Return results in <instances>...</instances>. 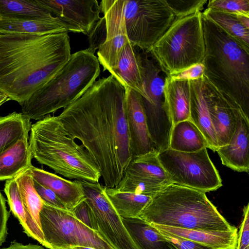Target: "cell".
Instances as JSON below:
<instances>
[{
    "mask_svg": "<svg viewBox=\"0 0 249 249\" xmlns=\"http://www.w3.org/2000/svg\"><path fill=\"white\" fill-rule=\"evenodd\" d=\"M57 116L93 158L105 186H117L133 157L124 87L111 75L100 78Z\"/></svg>",
    "mask_w": 249,
    "mask_h": 249,
    "instance_id": "cell-1",
    "label": "cell"
},
{
    "mask_svg": "<svg viewBox=\"0 0 249 249\" xmlns=\"http://www.w3.org/2000/svg\"><path fill=\"white\" fill-rule=\"evenodd\" d=\"M71 55L68 33L0 32V90L20 104L51 79Z\"/></svg>",
    "mask_w": 249,
    "mask_h": 249,
    "instance_id": "cell-2",
    "label": "cell"
},
{
    "mask_svg": "<svg viewBox=\"0 0 249 249\" xmlns=\"http://www.w3.org/2000/svg\"><path fill=\"white\" fill-rule=\"evenodd\" d=\"M203 76L231 97L249 120V49L202 15Z\"/></svg>",
    "mask_w": 249,
    "mask_h": 249,
    "instance_id": "cell-3",
    "label": "cell"
},
{
    "mask_svg": "<svg viewBox=\"0 0 249 249\" xmlns=\"http://www.w3.org/2000/svg\"><path fill=\"white\" fill-rule=\"evenodd\" d=\"M29 143L39 163L70 179L99 182L101 177L94 160L71 138L57 116L48 115L31 124Z\"/></svg>",
    "mask_w": 249,
    "mask_h": 249,
    "instance_id": "cell-4",
    "label": "cell"
},
{
    "mask_svg": "<svg viewBox=\"0 0 249 249\" xmlns=\"http://www.w3.org/2000/svg\"><path fill=\"white\" fill-rule=\"evenodd\" d=\"M139 217L148 223L189 230L236 229L219 213L205 192L175 184L152 197Z\"/></svg>",
    "mask_w": 249,
    "mask_h": 249,
    "instance_id": "cell-5",
    "label": "cell"
},
{
    "mask_svg": "<svg viewBox=\"0 0 249 249\" xmlns=\"http://www.w3.org/2000/svg\"><path fill=\"white\" fill-rule=\"evenodd\" d=\"M100 66L88 48L72 54L68 62L42 87L20 104L29 120H39L79 98L96 81Z\"/></svg>",
    "mask_w": 249,
    "mask_h": 249,
    "instance_id": "cell-6",
    "label": "cell"
},
{
    "mask_svg": "<svg viewBox=\"0 0 249 249\" xmlns=\"http://www.w3.org/2000/svg\"><path fill=\"white\" fill-rule=\"evenodd\" d=\"M205 52L202 12L176 18L147 52L168 76L202 63Z\"/></svg>",
    "mask_w": 249,
    "mask_h": 249,
    "instance_id": "cell-7",
    "label": "cell"
},
{
    "mask_svg": "<svg viewBox=\"0 0 249 249\" xmlns=\"http://www.w3.org/2000/svg\"><path fill=\"white\" fill-rule=\"evenodd\" d=\"M123 9L129 42L146 53L176 19L165 0H125Z\"/></svg>",
    "mask_w": 249,
    "mask_h": 249,
    "instance_id": "cell-8",
    "label": "cell"
},
{
    "mask_svg": "<svg viewBox=\"0 0 249 249\" xmlns=\"http://www.w3.org/2000/svg\"><path fill=\"white\" fill-rule=\"evenodd\" d=\"M207 148L183 152L169 148L159 152L157 156L172 184L206 193L222 186L218 171Z\"/></svg>",
    "mask_w": 249,
    "mask_h": 249,
    "instance_id": "cell-9",
    "label": "cell"
},
{
    "mask_svg": "<svg viewBox=\"0 0 249 249\" xmlns=\"http://www.w3.org/2000/svg\"><path fill=\"white\" fill-rule=\"evenodd\" d=\"M39 220L44 240L50 249L75 246L114 249L98 231L87 227L68 209L43 201Z\"/></svg>",
    "mask_w": 249,
    "mask_h": 249,
    "instance_id": "cell-10",
    "label": "cell"
},
{
    "mask_svg": "<svg viewBox=\"0 0 249 249\" xmlns=\"http://www.w3.org/2000/svg\"><path fill=\"white\" fill-rule=\"evenodd\" d=\"M144 87L147 100L142 103L151 139L158 151L169 148L173 123L164 97L165 74L150 54L142 51Z\"/></svg>",
    "mask_w": 249,
    "mask_h": 249,
    "instance_id": "cell-11",
    "label": "cell"
},
{
    "mask_svg": "<svg viewBox=\"0 0 249 249\" xmlns=\"http://www.w3.org/2000/svg\"><path fill=\"white\" fill-rule=\"evenodd\" d=\"M79 181L100 234L114 249H140L106 195L105 186L99 182Z\"/></svg>",
    "mask_w": 249,
    "mask_h": 249,
    "instance_id": "cell-12",
    "label": "cell"
},
{
    "mask_svg": "<svg viewBox=\"0 0 249 249\" xmlns=\"http://www.w3.org/2000/svg\"><path fill=\"white\" fill-rule=\"evenodd\" d=\"M124 0H103L100 3L105 19L106 35L98 49L97 59L104 71L116 69L121 51L129 42L124 15Z\"/></svg>",
    "mask_w": 249,
    "mask_h": 249,
    "instance_id": "cell-13",
    "label": "cell"
},
{
    "mask_svg": "<svg viewBox=\"0 0 249 249\" xmlns=\"http://www.w3.org/2000/svg\"><path fill=\"white\" fill-rule=\"evenodd\" d=\"M203 78L218 146H223L229 143L232 136L236 128L237 113L242 110L231 97L218 89L206 77Z\"/></svg>",
    "mask_w": 249,
    "mask_h": 249,
    "instance_id": "cell-14",
    "label": "cell"
},
{
    "mask_svg": "<svg viewBox=\"0 0 249 249\" xmlns=\"http://www.w3.org/2000/svg\"><path fill=\"white\" fill-rule=\"evenodd\" d=\"M52 15L59 18L69 32L88 36L101 18L97 0H39Z\"/></svg>",
    "mask_w": 249,
    "mask_h": 249,
    "instance_id": "cell-15",
    "label": "cell"
},
{
    "mask_svg": "<svg viewBox=\"0 0 249 249\" xmlns=\"http://www.w3.org/2000/svg\"><path fill=\"white\" fill-rule=\"evenodd\" d=\"M124 88L125 114L133 157L158 152L149 133L142 95L129 87Z\"/></svg>",
    "mask_w": 249,
    "mask_h": 249,
    "instance_id": "cell-16",
    "label": "cell"
},
{
    "mask_svg": "<svg viewBox=\"0 0 249 249\" xmlns=\"http://www.w3.org/2000/svg\"><path fill=\"white\" fill-rule=\"evenodd\" d=\"M249 120L239 111L235 130L230 141L216 151L224 165L238 172L249 173Z\"/></svg>",
    "mask_w": 249,
    "mask_h": 249,
    "instance_id": "cell-17",
    "label": "cell"
},
{
    "mask_svg": "<svg viewBox=\"0 0 249 249\" xmlns=\"http://www.w3.org/2000/svg\"><path fill=\"white\" fill-rule=\"evenodd\" d=\"M129 42L120 53L116 69L110 73L124 88L127 87L147 100L143 79V69L140 52Z\"/></svg>",
    "mask_w": 249,
    "mask_h": 249,
    "instance_id": "cell-18",
    "label": "cell"
},
{
    "mask_svg": "<svg viewBox=\"0 0 249 249\" xmlns=\"http://www.w3.org/2000/svg\"><path fill=\"white\" fill-rule=\"evenodd\" d=\"M189 81L191 87L190 120L204 135L208 148L216 152L218 146L212 124L209 103L205 94L203 78Z\"/></svg>",
    "mask_w": 249,
    "mask_h": 249,
    "instance_id": "cell-19",
    "label": "cell"
},
{
    "mask_svg": "<svg viewBox=\"0 0 249 249\" xmlns=\"http://www.w3.org/2000/svg\"><path fill=\"white\" fill-rule=\"evenodd\" d=\"M30 169L33 179L52 190L68 210L71 211L85 199L79 180L71 181L33 165L30 166Z\"/></svg>",
    "mask_w": 249,
    "mask_h": 249,
    "instance_id": "cell-20",
    "label": "cell"
},
{
    "mask_svg": "<svg viewBox=\"0 0 249 249\" xmlns=\"http://www.w3.org/2000/svg\"><path fill=\"white\" fill-rule=\"evenodd\" d=\"M159 231L189 240L213 249H236L237 229L231 231L189 230L149 223Z\"/></svg>",
    "mask_w": 249,
    "mask_h": 249,
    "instance_id": "cell-21",
    "label": "cell"
},
{
    "mask_svg": "<svg viewBox=\"0 0 249 249\" xmlns=\"http://www.w3.org/2000/svg\"><path fill=\"white\" fill-rule=\"evenodd\" d=\"M29 132L25 133L0 153V181L13 179L22 171L32 165Z\"/></svg>",
    "mask_w": 249,
    "mask_h": 249,
    "instance_id": "cell-22",
    "label": "cell"
},
{
    "mask_svg": "<svg viewBox=\"0 0 249 249\" xmlns=\"http://www.w3.org/2000/svg\"><path fill=\"white\" fill-rule=\"evenodd\" d=\"M164 97L173 124L190 119L191 87L189 80H173L166 76Z\"/></svg>",
    "mask_w": 249,
    "mask_h": 249,
    "instance_id": "cell-23",
    "label": "cell"
},
{
    "mask_svg": "<svg viewBox=\"0 0 249 249\" xmlns=\"http://www.w3.org/2000/svg\"><path fill=\"white\" fill-rule=\"evenodd\" d=\"M69 32L67 24L56 16L33 20L0 18V32L49 35Z\"/></svg>",
    "mask_w": 249,
    "mask_h": 249,
    "instance_id": "cell-24",
    "label": "cell"
},
{
    "mask_svg": "<svg viewBox=\"0 0 249 249\" xmlns=\"http://www.w3.org/2000/svg\"><path fill=\"white\" fill-rule=\"evenodd\" d=\"M4 191L10 210L19 221L24 232L28 237L36 240L43 246L50 249L44 240L41 229L34 221L23 204L15 178L6 181Z\"/></svg>",
    "mask_w": 249,
    "mask_h": 249,
    "instance_id": "cell-25",
    "label": "cell"
},
{
    "mask_svg": "<svg viewBox=\"0 0 249 249\" xmlns=\"http://www.w3.org/2000/svg\"><path fill=\"white\" fill-rule=\"evenodd\" d=\"M122 220L140 249H170V243L141 217L122 218Z\"/></svg>",
    "mask_w": 249,
    "mask_h": 249,
    "instance_id": "cell-26",
    "label": "cell"
},
{
    "mask_svg": "<svg viewBox=\"0 0 249 249\" xmlns=\"http://www.w3.org/2000/svg\"><path fill=\"white\" fill-rule=\"evenodd\" d=\"M169 148L180 152H194L208 148V145L200 130L189 119L173 124Z\"/></svg>",
    "mask_w": 249,
    "mask_h": 249,
    "instance_id": "cell-27",
    "label": "cell"
},
{
    "mask_svg": "<svg viewBox=\"0 0 249 249\" xmlns=\"http://www.w3.org/2000/svg\"><path fill=\"white\" fill-rule=\"evenodd\" d=\"M158 152L133 157L124 175L154 180L164 186L172 183L158 158Z\"/></svg>",
    "mask_w": 249,
    "mask_h": 249,
    "instance_id": "cell-28",
    "label": "cell"
},
{
    "mask_svg": "<svg viewBox=\"0 0 249 249\" xmlns=\"http://www.w3.org/2000/svg\"><path fill=\"white\" fill-rule=\"evenodd\" d=\"M52 17L49 10L39 0H0V18L33 20Z\"/></svg>",
    "mask_w": 249,
    "mask_h": 249,
    "instance_id": "cell-29",
    "label": "cell"
},
{
    "mask_svg": "<svg viewBox=\"0 0 249 249\" xmlns=\"http://www.w3.org/2000/svg\"><path fill=\"white\" fill-rule=\"evenodd\" d=\"M105 192L116 212L122 218L139 217L152 197L121 191L105 186Z\"/></svg>",
    "mask_w": 249,
    "mask_h": 249,
    "instance_id": "cell-30",
    "label": "cell"
},
{
    "mask_svg": "<svg viewBox=\"0 0 249 249\" xmlns=\"http://www.w3.org/2000/svg\"><path fill=\"white\" fill-rule=\"evenodd\" d=\"M31 125L30 120L22 112L0 116V153L29 132Z\"/></svg>",
    "mask_w": 249,
    "mask_h": 249,
    "instance_id": "cell-31",
    "label": "cell"
},
{
    "mask_svg": "<svg viewBox=\"0 0 249 249\" xmlns=\"http://www.w3.org/2000/svg\"><path fill=\"white\" fill-rule=\"evenodd\" d=\"M14 178L26 209L41 229L39 213L43 201L35 189L30 167L22 171Z\"/></svg>",
    "mask_w": 249,
    "mask_h": 249,
    "instance_id": "cell-32",
    "label": "cell"
},
{
    "mask_svg": "<svg viewBox=\"0 0 249 249\" xmlns=\"http://www.w3.org/2000/svg\"><path fill=\"white\" fill-rule=\"evenodd\" d=\"M202 15L249 49V30L239 23L236 14L207 8Z\"/></svg>",
    "mask_w": 249,
    "mask_h": 249,
    "instance_id": "cell-33",
    "label": "cell"
},
{
    "mask_svg": "<svg viewBox=\"0 0 249 249\" xmlns=\"http://www.w3.org/2000/svg\"><path fill=\"white\" fill-rule=\"evenodd\" d=\"M165 187L153 179L124 175L115 188L121 191L152 197Z\"/></svg>",
    "mask_w": 249,
    "mask_h": 249,
    "instance_id": "cell-34",
    "label": "cell"
},
{
    "mask_svg": "<svg viewBox=\"0 0 249 249\" xmlns=\"http://www.w3.org/2000/svg\"><path fill=\"white\" fill-rule=\"evenodd\" d=\"M176 18H182L201 12L207 2L206 0H165Z\"/></svg>",
    "mask_w": 249,
    "mask_h": 249,
    "instance_id": "cell-35",
    "label": "cell"
},
{
    "mask_svg": "<svg viewBox=\"0 0 249 249\" xmlns=\"http://www.w3.org/2000/svg\"><path fill=\"white\" fill-rule=\"evenodd\" d=\"M207 8L249 16V0H211L208 1Z\"/></svg>",
    "mask_w": 249,
    "mask_h": 249,
    "instance_id": "cell-36",
    "label": "cell"
},
{
    "mask_svg": "<svg viewBox=\"0 0 249 249\" xmlns=\"http://www.w3.org/2000/svg\"><path fill=\"white\" fill-rule=\"evenodd\" d=\"M106 35L105 19L104 17L101 18L95 24L93 28L88 35L89 47L88 48L93 53L98 49L104 42Z\"/></svg>",
    "mask_w": 249,
    "mask_h": 249,
    "instance_id": "cell-37",
    "label": "cell"
},
{
    "mask_svg": "<svg viewBox=\"0 0 249 249\" xmlns=\"http://www.w3.org/2000/svg\"><path fill=\"white\" fill-rule=\"evenodd\" d=\"M71 212L74 215L85 225L98 231L92 211L85 198L76 205Z\"/></svg>",
    "mask_w": 249,
    "mask_h": 249,
    "instance_id": "cell-38",
    "label": "cell"
},
{
    "mask_svg": "<svg viewBox=\"0 0 249 249\" xmlns=\"http://www.w3.org/2000/svg\"><path fill=\"white\" fill-rule=\"evenodd\" d=\"M158 231L170 243V249H213L179 236Z\"/></svg>",
    "mask_w": 249,
    "mask_h": 249,
    "instance_id": "cell-39",
    "label": "cell"
},
{
    "mask_svg": "<svg viewBox=\"0 0 249 249\" xmlns=\"http://www.w3.org/2000/svg\"><path fill=\"white\" fill-rule=\"evenodd\" d=\"M204 66L202 63L192 65L168 76L173 80H192L203 77Z\"/></svg>",
    "mask_w": 249,
    "mask_h": 249,
    "instance_id": "cell-40",
    "label": "cell"
},
{
    "mask_svg": "<svg viewBox=\"0 0 249 249\" xmlns=\"http://www.w3.org/2000/svg\"><path fill=\"white\" fill-rule=\"evenodd\" d=\"M243 219L238 233L236 249H249V205L243 209Z\"/></svg>",
    "mask_w": 249,
    "mask_h": 249,
    "instance_id": "cell-41",
    "label": "cell"
},
{
    "mask_svg": "<svg viewBox=\"0 0 249 249\" xmlns=\"http://www.w3.org/2000/svg\"><path fill=\"white\" fill-rule=\"evenodd\" d=\"M34 181L35 189L44 202L56 207L67 209L65 204L52 190Z\"/></svg>",
    "mask_w": 249,
    "mask_h": 249,
    "instance_id": "cell-42",
    "label": "cell"
},
{
    "mask_svg": "<svg viewBox=\"0 0 249 249\" xmlns=\"http://www.w3.org/2000/svg\"><path fill=\"white\" fill-rule=\"evenodd\" d=\"M9 216L5 199L0 192V247L5 241L7 235V224Z\"/></svg>",
    "mask_w": 249,
    "mask_h": 249,
    "instance_id": "cell-43",
    "label": "cell"
},
{
    "mask_svg": "<svg viewBox=\"0 0 249 249\" xmlns=\"http://www.w3.org/2000/svg\"><path fill=\"white\" fill-rule=\"evenodd\" d=\"M0 249H46L43 246L29 244L23 245L21 243L14 241L11 243L10 245L7 248H1Z\"/></svg>",
    "mask_w": 249,
    "mask_h": 249,
    "instance_id": "cell-44",
    "label": "cell"
},
{
    "mask_svg": "<svg viewBox=\"0 0 249 249\" xmlns=\"http://www.w3.org/2000/svg\"><path fill=\"white\" fill-rule=\"evenodd\" d=\"M236 17L239 23L246 29L249 30V16L236 14Z\"/></svg>",
    "mask_w": 249,
    "mask_h": 249,
    "instance_id": "cell-45",
    "label": "cell"
},
{
    "mask_svg": "<svg viewBox=\"0 0 249 249\" xmlns=\"http://www.w3.org/2000/svg\"><path fill=\"white\" fill-rule=\"evenodd\" d=\"M9 100H10V99L8 96L5 93L0 90V107Z\"/></svg>",
    "mask_w": 249,
    "mask_h": 249,
    "instance_id": "cell-46",
    "label": "cell"
},
{
    "mask_svg": "<svg viewBox=\"0 0 249 249\" xmlns=\"http://www.w3.org/2000/svg\"><path fill=\"white\" fill-rule=\"evenodd\" d=\"M76 249H95L92 248H89V247H80V246H75L73 247Z\"/></svg>",
    "mask_w": 249,
    "mask_h": 249,
    "instance_id": "cell-47",
    "label": "cell"
},
{
    "mask_svg": "<svg viewBox=\"0 0 249 249\" xmlns=\"http://www.w3.org/2000/svg\"><path fill=\"white\" fill-rule=\"evenodd\" d=\"M53 249H76L73 247H62V248H55Z\"/></svg>",
    "mask_w": 249,
    "mask_h": 249,
    "instance_id": "cell-48",
    "label": "cell"
}]
</instances>
